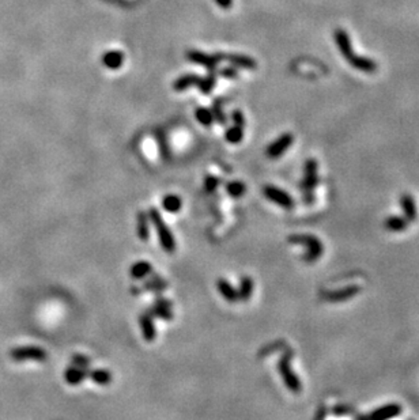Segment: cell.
I'll list each match as a JSON object with an SVG mask.
<instances>
[{"label":"cell","mask_w":419,"mask_h":420,"mask_svg":"<svg viewBox=\"0 0 419 420\" xmlns=\"http://www.w3.org/2000/svg\"><path fill=\"white\" fill-rule=\"evenodd\" d=\"M149 218H150V222L154 225L155 230H157L161 248L166 253L176 252V239L173 237V234H171L170 229L167 227L166 222L163 220L161 212L155 207H151L150 210H149Z\"/></svg>","instance_id":"cell-3"},{"label":"cell","mask_w":419,"mask_h":420,"mask_svg":"<svg viewBox=\"0 0 419 420\" xmlns=\"http://www.w3.org/2000/svg\"><path fill=\"white\" fill-rule=\"evenodd\" d=\"M87 378L98 385H108L112 382V373L105 368H95V370H89Z\"/></svg>","instance_id":"cell-22"},{"label":"cell","mask_w":419,"mask_h":420,"mask_svg":"<svg viewBox=\"0 0 419 420\" xmlns=\"http://www.w3.org/2000/svg\"><path fill=\"white\" fill-rule=\"evenodd\" d=\"M247 192V185L244 182L241 181H232L226 184V193L230 196V197L238 199L242 197Z\"/></svg>","instance_id":"cell-26"},{"label":"cell","mask_w":419,"mask_h":420,"mask_svg":"<svg viewBox=\"0 0 419 420\" xmlns=\"http://www.w3.org/2000/svg\"><path fill=\"white\" fill-rule=\"evenodd\" d=\"M169 287V283L166 280L161 278L159 275H151L150 279H147L143 283L142 291H147V292H154V294H161Z\"/></svg>","instance_id":"cell-15"},{"label":"cell","mask_w":419,"mask_h":420,"mask_svg":"<svg viewBox=\"0 0 419 420\" xmlns=\"http://www.w3.org/2000/svg\"><path fill=\"white\" fill-rule=\"evenodd\" d=\"M195 116L196 120L204 127H210L212 122H214V116H212L211 112L208 109H206V108H198L195 112Z\"/></svg>","instance_id":"cell-28"},{"label":"cell","mask_w":419,"mask_h":420,"mask_svg":"<svg viewBox=\"0 0 419 420\" xmlns=\"http://www.w3.org/2000/svg\"><path fill=\"white\" fill-rule=\"evenodd\" d=\"M89 370L90 368H82V367H77V366H71L64 372V380L67 384L72 385H79L82 384L83 381L89 377Z\"/></svg>","instance_id":"cell-13"},{"label":"cell","mask_w":419,"mask_h":420,"mask_svg":"<svg viewBox=\"0 0 419 420\" xmlns=\"http://www.w3.org/2000/svg\"><path fill=\"white\" fill-rule=\"evenodd\" d=\"M293 141L294 136L291 134L281 135L277 140L273 141V143L267 147V151H265L267 157L271 158V159H277V158L283 155V154L290 149V145L293 144Z\"/></svg>","instance_id":"cell-7"},{"label":"cell","mask_w":419,"mask_h":420,"mask_svg":"<svg viewBox=\"0 0 419 420\" xmlns=\"http://www.w3.org/2000/svg\"><path fill=\"white\" fill-rule=\"evenodd\" d=\"M149 311H150L154 317H157V318L165 319V321H170V319H173V309H171V307L162 306V305H157V303H154V305L149 309Z\"/></svg>","instance_id":"cell-25"},{"label":"cell","mask_w":419,"mask_h":420,"mask_svg":"<svg viewBox=\"0 0 419 420\" xmlns=\"http://www.w3.org/2000/svg\"><path fill=\"white\" fill-rule=\"evenodd\" d=\"M212 116H214V120H216V122L219 124H226V117H225L224 112L220 110V106L218 104L214 105V109H212Z\"/></svg>","instance_id":"cell-32"},{"label":"cell","mask_w":419,"mask_h":420,"mask_svg":"<svg viewBox=\"0 0 419 420\" xmlns=\"http://www.w3.org/2000/svg\"><path fill=\"white\" fill-rule=\"evenodd\" d=\"M198 86H199L200 90H202L204 94L210 93V91L214 89V86H215V77H214V73H211V75L208 78H206V79H200L199 85Z\"/></svg>","instance_id":"cell-31"},{"label":"cell","mask_w":419,"mask_h":420,"mask_svg":"<svg viewBox=\"0 0 419 420\" xmlns=\"http://www.w3.org/2000/svg\"><path fill=\"white\" fill-rule=\"evenodd\" d=\"M162 207L163 210L167 211V212L176 214V212H179L181 210L183 202H181V199L177 194H167V196H165L162 199Z\"/></svg>","instance_id":"cell-23"},{"label":"cell","mask_w":419,"mask_h":420,"mask_svg":"<svg viewBox=\"0 0 419 420\" xmlns=\"http://www.w3.org/2000/svg\"><path fill=\"white\" fill-rule=\"evenodd\" d=\"M225 138H226V140H228L229 143H232V144L240 143V141L242 140V138H244V127L234 126L232 127V128H229V130L226 131V134H225Z\"/></svg>","instance_id":"cell-27"},{"label":"cell","mask_w":419,"mask_h":420,"mask_svg":"<svg viewBox=\"0 0 419 420\" xmlns=\"http://www.w3.org/2000/svg\"><path fill=\"white\" fill-rule=\"evenodd\" d=\"M263 194L268 199L269 202H273L274 204L285 208V210H293L295 203H294L293 197L290 196L286 190L278 188L274 185H265L263 188Z\"/></svg>","instance_id":"cell-5"},{"label":"cell","mask_w":419,"mask_h":420,"mask_svg":"<svg viewBox=\"0 0 419 420\" xmlns=\"http://www.w3.org/2000/svg\"><path fill=\"white\" fill-rule=\"evenodd\" d=\"M139 327L142 331L143 339L146 341H154L157 339V328H155L154 315L147 310L139 315Z\"/></svg>","instance_id":"cell-8"},{"label":"cell","mask_w":419,"mask_h":420,"mask_svg":"<svg viewBox=\"0 0 419 420\" xmlns=\"http://www.w3.org/2000/svg\"><path fill=\"white\" fill-rule=\"evenodd\" d=\"M232 118H233V122H234V126H240V127L245 126L244 114H242V112H240V110H234L232 114Z\"/></svg>","instance_id":"cell-33"},{"label":"cell","mask_w":419,"mask_h":420,"mask_svg":"<svg viewBox=\"0 0 419 420\" xmlns=\"http://www.w3.org/2000/svg\"><path fill=\"white\" fill-rule=\"evenodd\" d=\"M136 233L140 241H149L150 238V218H149V212L146 211H139L138 216H136Z\"/></svg>","instance_id":"cell-14"},{"label":"cell","mask_w":419,"mask_h":420,"mask_svg":"<svg viewBox=\"0 0 419 420\" xmlns=\"http://www.w3.org/2000/svg\"><path fill=\"white\" fill-rule=\"evenodd\" d=\"M151 274H153V265L149 261H138L130 268V276L134 280L146 279Z\"/></svg>","instance_id":"cell-17"},{"label":"cell","mask_w":419,"mask_h":420,"mask_svg":"<svg viewBox=\"0 0 419 420\" xmlns=\"http://www.w3.org/2000/svg\"><path fill=\"white\" fill-rule=\"evenodd\" d=\"M10 356L16 362H22V360H37V362H44L48 359V352L42 350L41 347H18L11 350Z\"/></svg>","instance_id":"cell-6"},{"label":"cell","mask_w":419,"mask_h":420,"mask_svg":"<svg viewBox=\"0 0 419 420\" xmlns=\"http://www.w3.org/2000/svg\"><path fill=\"white\" fill-rule=\"evenodd\" d=\"M199 82L200 78L196 77V75H184V77H181L180 79H177V81L175 82L173 87H175V90H177V91H183V90L189 89L191 86H198L199 85Z\"/></svg>","instance_id":"cell-24"},{"label":"cell","mask_w":419,"mask_h":420,"mask_svg":"<svg viewBox=\"0 0 419 420\" xmlns=\"http://www.w3.org/2000/svg\"><path fill=\"white\" fill-rule=\"evenodd\" d=\"M400 208L403 211L404 218L407 219L408 222H416L418 220V210H416L415 200L411 194L404 193L400 196Z\"/></svg>","instance_id":"cell-12"},{"label":"cell","mask_w":419,"mask_h":420,"mask_svg":"<svg viewBox=\"0 0 419 420\" xmlns=\"http://www.w3.org/2000/svg\"><path fill=\"white\" fill-rule=\"evenodd\" d=\"M187 57L189 59V61H192V63L204 65V67H207V68L211 69V71L215 68V65L218 64L220 60V55L210 56V55L198 52V51H189V52L187 53Z\"/></svg>","instance_id":"cell-11"},{"label":"cell","mask_w":419,"mask_h":420,"mask_svg":"<svg viewBox=\"0 0 419 420\" xmlns=\"http://www.w3.org/2000/svg\"><path fill=\"white\" fill-rule=\"evenodd\" d=\"M408 222L407 219L404 216H398V215H392V216H388L384 222V227L387 229L388 231H392V233H400V231H404L408 229Z\"/></svg>","instance_id":"cell-19"},{"label":"cell","mask_w":419,"mask_h":420,"mask_svg":"<svg viewBox=\"0 0 419 420\" xmlns=\"http://www.w3.org/2000/svg\"><path fill=\"white\" fill-rule=\"evenodd\" d=\"M220 75L225 78H232V79H234V78H237V72L236 69L233 68H225L220 71Z\"/></svg>","instance_id":"cell-35"},{"label":"cell","mask_w":419,"mask_h":420,"mask_svg":"<svg viewBox=\"0 0 419 420\" xmlns=\"http://www.w3.org/2000/svg\"><path fill=\"white\" fill-rule=\"evenodd\" d=\"M293 358V350L287 348L283 355L281 356V359L278 362V372L281 374L282 380L285 382L286 388L289 389L290 392L294 394L302 392V384L298 376L293 372V368L290 366V360Z\"/></svg>","instance_id":"cell-4"},{"label":"cell","mask_w":419,"mask_h":420,"mask_svg":"<svg viewBox=\"0 0 419 420\" xmlns=\"http://www.w3.org/2000/svg\"><path fill=\"white\" fill-rule=\"evenodd\" d=\"M253 288H255V283H253L252 278L249 276H242L240 280V284H238V290H237V294H238V301L241 302H248L251 297L253 295Z\"/></svg>","instance_id":"cell-18"},{"label":"cell","mask_w":419,"mask_h":420,"mask_svg":"<svg viewBox=\"0 0 419 420\" xmlns=\"http://www.w3.org/2000/svg\"><path fill=\"white\" fill-rule=\"evenodd\" d=\"M216 288H218L219 294L224 297L226 302H229V303L238 302V294H237V290L226 279H224V278L218 279V282H216Z\"/></svg>","instance_id":"cell-16"},{"label":"cell","mask_w":419,"mask_h":420,"mask_svg":"<svg viewBox=\"0 0 419 420\" xmlns=\"http://www.w3.org/2000/svg\"><path fill=\"white\" fill-rule=\"evenodd\" d=\"M102 63L109 69H118L124 63V55L121 52H118V51L106 52L102 56Z\"/></svg>","instance_id":"cell-20"},{"label":"cell","mask_w":419,"mask_h":420,"mask_svg":"<svg viewBox=\"0 0 419 420\" xmlns=\"http://www.w3.org/2000/svg\"><path fill=\"white\" fill-rule=\"evenodd\" d=\"M318 163L316 159L309 158L304 165V177L300 184L302 200L306 206H312L314 202V189L318 185Z\"/></svg>","instance_id":"cell-1"},{"label":"cell","mask_w":419,"mask_h":420,"mask_svg":"<svg viewBox=\"0 0 419 420\" xmlns=\"http://www.w3.org/2000/svg\"><path fill=\"white\" fill-rule=\"evenodd\" d=\"M402 413V405L396 404V403H391V404L383 405L380 408L375 409L373 412L367 415V419L372 420H385L391 419V417L399 416Z\"/></svg>","instance_id":"cell-10"},{"label":"cell","mask_w":419,"mask_h":420,"mask_svg":"<svg viewBox=\"0 0 419 420\" xmlns=\"http://www.w3.org/2000/svg\"><path fill=\"white\" fill-rule=\"evenodd\" d=\"M90 364H91V359L87 358L85 355H81V354H73L71 356V366H77V367H82V368H90Z\"/></svg>","instance_id":"cell-29"},{"label":"cell","mask_w":419,"mask_h":420,"mask_svg":"<svg viewBox=\"0 0 419 420\" xmlns=\"http://www.w3.org/2000/svg\"><path fill=\"white\" fill-rule=\"evenodd\" d=\"M361 292V288L357 284H353V286H347L344 288H340V290H335L331 291V292H327L324 295V298L331 303H339V302H346L349 299L354 298L357 295Z\"/></svg>","instance_id":"cell-9"},{"label":"cell","mask_w":419,"mask_h":420,"mask_svg":"<svg viewBox=\"0 0 419 420\" xmlns=\"http://www.w3.org/2000/svg\"><path fill=\"white\" fill-rule=\"evenodd\" d=\"M220 59H226L230 61L232 64L237 65V67H242V68H256V61L244 55H220Z\"/></svg>","instance_id":"cell-21"},{"label":"cell","mask_w":419,"mask_h":420,"mask_svg":"<svg viewBox=\"0 0 419 420\" xmlns=\"http://www.w3.org/2000/svg\"><path fill=\"white\" fill-rule=\"evenodd\" d=\"M293 245H302L305 248V253L302 256V260L308 264L316 263L324 253V245L317 237L312 234H291L287 238Z\"/></svg>","instance_id":"cell-2"},{"label":"cell","mask_w":419,"mask_h":420,"mask_svg":"<svg viewBox=\"0 0 419 420\" xmlns=\"http://www.w3.org/2000/svg\"><path fill=\"white\" fill-rule=\"evenodd\" d=\"M219 185L220 180L218 177H215V176H211V174H210V176H206V178H204V190L208 192V193L215 192Z\"/></svg>","instance_id":"cell-30"},{"label":"cell","mask_w":419,"mask_h":420,"mask_svg":"<svg viewBox=\"0 0 419 420\" xmlns=\"http://www.w3.org/2000/svg\"><path fill=\"white\" fill-rule=\"evenodd\" d=\"M215 2L218 3V6L224 8V10H228V8L232 7L233 3V0H215Z\"/></svg>","instance_id":"cell-36"},{"label":"cell","mask_w":419,"mask_h":420,"mask_svg":"<svg viewBox=\"0 0 419 420\" xmlns=\"http://www.w3.org/2000/svg\"><path fill=\"white\" fill-rule=\"evenodd\" d=\"M154 303H157V305H162V306L171 307V309H173V302H171L170 299L162 297L161 294H157V297H155V299H154Z\"/></svg>","instance_id":"cell-34"}]
</instances>
